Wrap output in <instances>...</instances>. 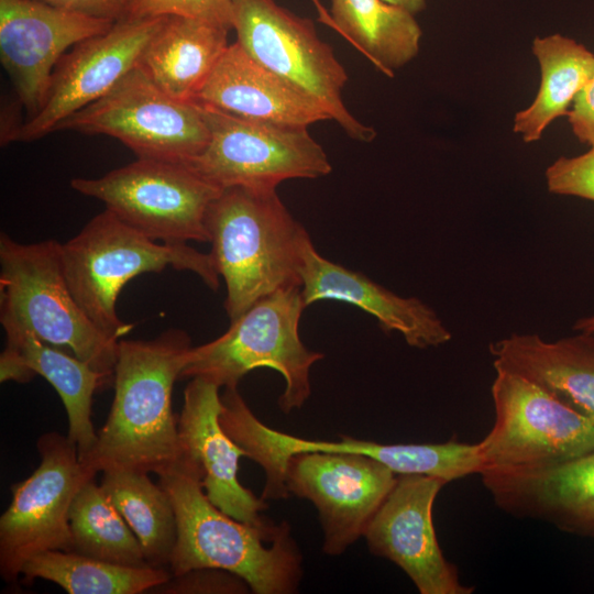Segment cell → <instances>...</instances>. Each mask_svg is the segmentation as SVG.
Here are the masks:
<instances>
[{"label": "cell", "mask_w": 594, "mask_h": 594, "mask_svg": "<svg viewBox=\"0 0 594 594\" xmlns=\"http://www.w3.org/2000/svg\"><path fill=\"white\" fill-rule=\"evenodd\" d=\"M191 346L179 329L152 340H119L114 398L95 448L80 460L86 468L95 473L119 468L158 475L179 461L172 394Z\"/></svg>", "instance_id": "6da1fadb"}, {"label": "cell", "mask_w": 594, "mask_h": 594, "mask_svg": "<svg viewBox=\"0 0 594 594\" xmlns=\"http://www.w3.org/2000/svg\"><path fill=\"white\" fill-rule=\"evenodd\" d=\"M173 503L177 538L172 576L196 569H219L241 578L255 594L295 593L301 554L287 522L251 525L232 518L207 497L198 466L180 457L158 474Z\"/></svg>", "instance_id": "7a4b0ae2"}, {"label": "cell", "mask_w": 594, "mask_h": 594, "mask_svg": "<svg viewBox=\"0 0 594 594\" xmlns=\"http://www.w3.org/2000/svg\"><path fill=\"white\" fill-rule=\"evenodd\" d=\"M206 228L231 320L277 290L301 288L300 253L309 234L276 188H224L208 208Z\"/></svg>", "instance_id": "3957f363"}, {"label": "cell", "mask_w": 594, "mask_h": 594, "mask_svg": "<svg viewBox=\"0 0 594 594\" xmlns=\"http://www.w3.org/2000/svg\"><path fill=\"white\" fill-rule=\"evenodd\" d=\"M61 253L75 300L95 326L118 341L133 326L119 318L117 300L135 276L173 267L196 274L213 290L219 287L220 276L210 253L187 243H157L108 209L63 243Z\"/></svg>", "instance_id": "277c9868"}, {"label": "cell", "mask_w": 594, "mask_h": 594, "mask_svg": "<svg viewBox=\"0 0 594 594\" xmlns=\"http://www.w3.org/2000/svg\"><path fill=\"white\" fill-rule=\"evenodd\" d=\"M62 243H20L0 235V322L6 334L30 332L113 381L118 340L81 310L64 275Z\"/></svg>", "instance_id": "5b68a950"}, {"label": "cell", "mask_w": 594, "mask_h": 594, "mask_svg": "<svg viewBox=\"0 0 594 594\" xmlns=\"http://www.w3.org/2000/svg\"><path fill=\"white\" fill-rule=\"evenodd\" d=\"M306 308L300 287L277 290L255 304L219 338L191 346L180 378L202 377L219 387H237L249 372L268 367L280 373L285 389L279 408L289 414L310 396V367L323 354L305 346L299 320Z\"/></svg>", "instance_id": "8992f818"}, {"label": "cell", "mask_w": 594, "mask_h": 594, "mask_svg": "<svg viewBox=\"0 0 594 594\" xmlns=\"http://www.w3.org/2000/svg\"><path fill=\"white\" fill-rule=\"evenodd\" d=\"M495 371V422L477 443L480 475L546 470L594 451L593 417L519 374Z\"/></svg>", "instance_id": "52a82bcc"}, {"label": "cell", "mask_w": 594, "mask_h": 594, "mask_svg": "<svg viewBox=\"0 0 594 594\" xmlns=\"http://www.w3.org/2000/svg\"><path fill=\"white\" fill-rule=\"evenodd\" d=\"M231 24L238 44L256 63L316 100L351 139H375V130L345 107L348 74L311 20L274 0H231Z\"/></svg>", "instance_id": "ba28073f"}, {"label": "cell", "mask_w": 594, "mask_h": 594, "mask_svg": "<svg viewBox=\"0 0 594 594\" xmlns=\"http://www.w3.org/2000/svg\"><path fill=\"white\" fill-rule=\"evenodd\" d=\"M70 185L150 239L168 244L209 242L206 215L223 190L186 163L150 158L98 178H74Z\"/></svg>", "instance_id": "9c48e42d"}, {"label": "cell", "mask_w": 594, "mask_h": 594, "mask_svg": "<svg viewBox=\"0 0 594 594\" xmlns=\"http://www.w3.org/2000/svg\"><path fill=\"white\" fill-rule=\"evenodd\" d=\"M58 130L114 138L138 158L186 162L204 151L209 129L200 107L163 91L138 65Z\"/></svg>", "instance_id": "30bf717a"}, {"label": "cell", "mask_w": 594, "mask_h": 594, "mask_svg": "<svg viewBox=\"0 0 594 594\" xmlns=\"http://www.w3.org/2000/svg\"><path fill=\"white\" fill-rule=\"evenodd\" d=\"M209 129L201 153L184 162L220 189L276 188L294 178H318L332 167L307 128L238 118L196 102Z\"/></svg>", "instance_id": "8fae6325"}, {"label": "cell", "mask_w": 594, "mask_h": 594, "mask_svg": "<svg viewBox=\"0 0 594 594\" xmlns=\"http://www.w3.org/2000/svg\"><path fill=\"white\" fill-rule=\"evenodd\" d=\"M36 446L38 466L11 486V503L0 517V574L8 583H15L38 553L73 551L70 506L80 486L97 475L68 437L46 432Z\"/></svg>", "instance_id": "7c38bea8"}, {"label": "cell", "mask_w": 594, "mask_h": 594, "mask_svg": "<svg viewBox=\"0 0 594 594\" xmlns=\"http://www.w3.org/2000/svg\"><path fill=\"white\" fill-rule=\"evenodd\" d=\"M396 480L391 469L360 453L300 452L285 469L288 493L318 510L328 556L342 554L364 536Z\"/></svg>", "instance_id": "4fadbf2b"}, {"label": "cell", "mask_w": 594, "mask_h": 594, "mask_svg": "<svg viewBox=\"0 0 594 594\" xmlns=\"http://www.w3.org/2000/svg\"><path fill=\"white\" fill-rule=\"evenodd\" d=\"M167 16L114 22L107 32L73 46L57 63L40 111L14 130L10 141H34L110 91L141 57Z\"/></svg>", "instance_id": "5bb4252c"}, {"label": "cell", "mask_w": 594, "mask_h": 594, "mask_svg": "<svg viewBox=\"0 0 594 594\" xmlns=\"http://www.w3.org/2000/svg\"><path fill=\"white\" fill-rule=\"evenodd\" d=\"M447 483L419 475H397L396 483L366 528L371 553L398 565L420 594H471L439 546L432 507Z\"/></svg>", "instance_id": "9a60e30c"}, {"label": "cell", "mask_w": 594, "mask_h": 594, "mask_svg": "<svg viewBox=\"0 0 594 594\" xmlns=\"http://www.w3.org/2000/svg\"><path fill=\"white\" fill-rule=\"evenodd\" d=\"M113 24L38 0H0V61L28 112L26 119L42 108L64 54Z\"/></svg>", "instance_id": "2e32d148"}, {"label": "cell", "mask_w": 594, "mask_h": 594, "mask_svg": "<svg viewBox=\"0 0 594 594\" xmlns=\"http://www.w3.org/2000/svg\"><path fill=\"white\" fill-rule=\"evenodd\" d=\"M219 386L202 377L190 380L184 392L178 416L183 458L196 464L209 501L232 518L263 525L265 501L257 498L238 480L239 459L246 452L234 442L220 422L222 409Z\"/></svg>", "instance_id": "e0dca14e"}, {"label": "cell", "mask_w": 594, "mask_h": 594, "mask_svg": "<svg viewBox=\"0 0 594 594\" xmlns=\"http://www.w3.org/2000/svg\"><path fill=\"white\" fill-rule=\"evenodd\" d=\"M301 295L305 306L338 300L366 311L386 333L402 334L413 348L442 345L452 338L437 312L416 297H402L362 273L349 270L318 253L308 235L301 246Z\"/></svg>", "instance_id": "ac0fdd59"}, {"label": "cell", "mask_w": 594, "mask_h": 594, "mask_svg": "<svg viewBox=\"0 0 594 594\" xmlns=\"http://www.w3.org/2000/svg\"><path fill=\"white\" fill-rule=\"evenodd\" d=\"M481 477L504 512L594 538V451L546 470Z\"/></svg>", "instance_id": "d6986e66"}, {"label": "cell", "mask_w": 594, "mask_h": 594, "mask_svg": "<svg viewBox=\"0 0 594 594\" xmlns=\"http://www.w3.org/2000/svg\"><path fill=\"white\" fill-rule=\"evenodd\" d=\"M194 102L245 120L307 128L331 120L324 109L256 63L239 44H229Z\"/></svg>", "instance_id": "ffe728a7"}, {"label": "cell", "mask_w": 594, "mask_h": 594, "mask_svg": "<svg viewBox=\"0 0 594 594\" xmlns=\"http://www.w3.org/2000/svg\"><path fill=\"white\" fill-rule=\"evenodd\" d=\"M35 375L43 376L59 395L68 419L67 437L84 460L98 439L91 420L94 395L112 380L30 332L6 334L0 355L1 383H28Z\"/></svg>", "instance_id": "44dd1931"}, {"label": "cell", "mask_w": 594, "mask_h": 594, "mask_svg": "<svg viewBox=\"0 0 594 594\" xmlns=\"http://www.w3.org/2000/svg\"><path fill=\"white\" fill-rule=\"evenodd\" d=\"M495 370L519 374L594 418V332L557 341L517 334L490 344Z\"/></svg>", "instance_id": "7402d4cb"}, {"label": "cell", "mask_w": 594, "mask_h": 594, "mask_svg": "<svg viewBox=\"0 0 594 594\" xmlns=\"http://www.w3.org/2000/svg\"><path fill=\"white\" fill-rule=\"evenodd\" d=\"M231 29L205 19L169 15L139 66L170 97L194 101L228 48Z\"/></svg>", "instance_id": "603a6c76"}, {"label": "cell", "mask_w": 594, "mask_h": 594, "mask_svg": "<svg viewBox=\"0 0 594 594\" xmlns=\"http://www.w3.org/2000/svg\"><path fill=\"white\" fill-rule=\"evenodd\" d=\"M333 29L378 70L393 77L418 52L421 29L414 14L384 0H330Z\"/></svg>", "instance_id": "cb8c5ba5"}, {"label": "cell", "mask_w": 594, "mask_h": 594, "mask_svg": "<svg viewBox=\"0 0 594 594\" xmlns=\"http://www.w3.org/2000/svg\"><path fill=\"white\" fill-rule=\"evenodd\" d=\"M541 81L532 103L518 111L513 130L527 143L538 141L557 118L568 116L578 92L594 74V54L583 44L561 34L536 37Z\"/></svg>", "instance_id": "d4e9b609"}, {"label": "cell", "mask_w": 594, "mask_h": 594, "mask_svg": "<svg viewBox=\"0 0 594 594\" xmlns=\"http://www.w3.org/2000/svg\"><path fill=\"white\" fill-rule=\"evenodd\" d=\"M100 485L136 536L147 564L169 571L177 521L167 492L148 473L119 468L103 470Z\"/></svg>", "instance_id": "484cf974"}, {"label": "cell", "mask_w": 594, "mask_h": 594, "mask_svg": "<svg viewBox=\"0 0 594 594\" xmlns=\"http://www.w3.org/2000/svg\"><path fill=\"white\" fill-rule=\"evenodd\" d=\"M284 446L289 454L311 451L360 453L381 462L397 475H427L446 483L480 474L482 470L477 443L453 440L428 444H382L351 437H341L340 441H316L289 435Z\"/></svg>", "instance_id": "4316f807"}, {"label": "cell", "mask_w": 594, "mask_h": 594, "mask_svg": "<svg viewBox=\"0 0 594 594\" xmlns=\"http://www.w3.org/2000/svg\"><path fill=\"white\" fill-rule=\"evenodd\" d=\"M170 576L166 569L120 565L64 550L34 556L21 572L24 583L42 579L69 594H140L152 592Z\"/></svg>", "instance_id": "83f0119b"}, {"label": "cell", "mask_w": 594, "mask_h": 594, "mask_svg": "<svg viewBox=\"0 0 594 594\" xmlns=\"http://www.w3.org/2000/svg\"><path fill=\"white\" fill-rule=\"evenodd\" d=\"M95 477L75 495L69 510L73 551L127 566H151L124 518Z\"/></svg>", "instance_id": "f1b7e54d"}, {"label": "cell", "mask_w": 594, "mask_h": 594, "mask_svg": "<svg viewBox=\"0 0 594 594\" xmlns=\"http://www.w3.org/2000/svg\"><path fill=\"white\" fill-rule=\"evenodd\" d=\"M169 15L205 19L232 28L231 0H131L128 18Z\"/></svg>", "instance_id": "f546056e"}, {"label": "cell", "mask_w": 594, "mask_h": 594, "mask_svg": "<svg viewBox=\"0 0 594 594\" xmlns=\"http://www.w3.org/2000/svg\"><path fill=\"white\" fill-rule=\"evenodd\" d=\"M548 190L594 201V145L579 156H561L546 169Z\"/></svg>", "instance_id": "4dcf8cb0"}, {"label": "cell", "mask_w": 594, "mask_h": 594, "mask_svg": "<svg viewBox=\"0 0 594 594\" xmlns=\"http://www.w3.org/2000/svg\"><path fill=\"white\" fill-rule=\"evenodd\" d=\"M249 585L238 575L219 569H196L170 576L157 585L155 593H246Z\"/></svg>", "instance_id": "1f68e13d"}, {"label": "cell", "mask_w": 594, "mask_h": 594, "mask_svg": "<svg viewBox=\"0 0 594 594\" xmlns=\"http://www.w3.org/2000/svg\"><path fill=\"white\" fill-rule=\"evenodd\" d=\"M572 132L582 143L594 145V74L578 92L568 113Z\"/></svg>", "instance_id": "d6a6232c"}, {"label": "cell", "mask_w": 594, "mask_h": 594, "mask_svg": "<svg viewBox=\"0 0 594 594\" xmlns=\"http://www.w3.org/2000/svg\"><path fill=\"white\" fill-rule=\"evenodd\" d=\"M74 13L109 21L129 16L131 0H38Z\"/></svg>", "instance_id": "836d02e7"}, {"label": "cell", "mask_w": 594, "mask_h": 594, "mask_svg": "<svg viewBox=\"0 0 594 594\" xmlns=\"http://www.w3.org/2000/svg\"><path fill=\"white\" fill-rule=\"evenodd\" d=\"M384 1L393 6L403 8L414 15L422 11L426 8V2H427V0H384Z\"/></svg>", "instance_id": "e575fe53"}, {"label": "cell", "mask_w": 594, "mask_h": 594, "mask_svg": "<svg viewBox=\"0 0 594 594\" xmlns=\"http://www.w3.org/2000/svg\"><path fill=\"white\" fill-rule=\"evenodd\" d=\"M315 4V8L318 12V19L323 24L328 25L329 28L333 29V22L330 15V12L327 11V9L323 7V4L319 0H311Z\"/></svg>", "instance_id": "d590c367"}, {"label": "cell", "mask_w": 594, "mask_h": 594, "mask_svg": "<svg viewBox=\"0 0 594 594\" xmlns=\"http://www.w3.org/2000/svg\"><path fill=\"white\" fill-rule=\"evenodd\" d=\"M573 329L579 332H594V315L578 320Z\"/></svg>", "instance_id": "8d00e7d4"}]
</instances>
